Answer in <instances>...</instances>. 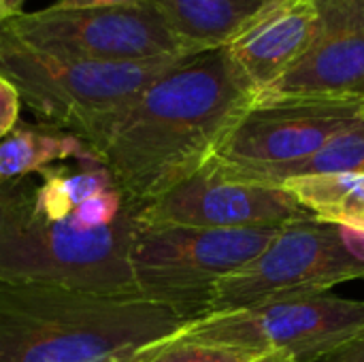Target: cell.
<instances>
[{"label": "cell", "mask_w": 364, "mask_h": 362, "mask_svg": "<svg viewBox=\"0 0 364 362\" xmlns=\"http://www.w3.org/2000/svg\"><path fill=\"white\" fill-rule=\"evenodd\" d=\"M141 205L100 158L0 186V280L136 297L130 250Z\"/></svg>", "instance_id": "cell-1"}, {"label": "cell", "mask_w": 364, "mask_h": 362, "mask_svg": "<svg viewBox=\"0 0 364 362\" xmlns=\"http://www.w3.org/2000/svg\"><path fill=\"white\" fill-rule=\"evenodd\" d=\"M256 98L226 47L190 55L128 105L98 158L143 207L203 169Z\"/></svg>", "instance_id": "cell-2"}, {"label": "cell", "mask_w": 364, "mask_h": 362, "mask_svg": "<svg viewBox=\"0 0 364 362\" xmlns=\"http://www.w3.org/2000/svg\"><path fill=\"white\" fill-rule=\"evenodd\" d=\"M183 326L141 297L0 280V362H139Z\"/></svg>", "instance_id": "cell-3"}, {"label": "cell", "mask_w": 364, "mask_h": 362, "mask_svg": "<svg viewBox=\"0 0 364 362\" xmlns=\"http://www.w3.org/2000/svg\"><path fill=\"white\" fill-rule=\"evenodd\" d=\"M177 62L181 60L100 64L62 58L30 47L0 28V77L43 124L79 137L96 154L128 105Z\"/></svg>", "instance_id": "cell-4"}, {"label": "cell", "mask_w": 364, "mask_h": 362, "mask_svg": "<svg viewBox=\"0 0 364 362\" xmlns=\"http://www.w3.org/2000/svg\"><path fill=\"white\" fill-rule=\"evenodd\" d=\"M279 230H218L139 222L130 250L134 294L173 309L186 324L205 318L215 286L252 262Z\"/></svg>", "instance_id": "cell-5"}, {"label": "cell", "mask_w": 364, "mask_h": 362, "mask_svg": "<svg viewBox=\"0 0 364 362\" xmlns=\"http://www.w3.org/2000/svg\"><path fill=\"white\" fill-rule=\"evenodd\" d=\"M0 28L41 51L100 64L183 60L198 53L143 0L124 6L21 11Z\"/></svg>", "instance_id": "cell-6"}, {"label": "cell", "mask_w": 364, "mask_h": 362, "mask_svg": "<svg viewBox=\"0 0 364 362\" xmlns=\"http://www.w3.org/2000/svg\"><path fill=\"white\" fill-rule=\"evenodd\" d=\"M179 335L260 354L284 352L292 362H316L364 335V301L331 292L303 294L209 314L186 324Z\"/></svg>", "instance_id": "cell-7"}, {"label": "cell", "mask_w": 364, "mask_h": 362, "mask_svg": "<svg viewBox=\"0 0 364 362\" xmlns=\"http://www.w3.org/2000/svg\"><path fill=\"white\" fill-rule=\"evenodd\" d=\"M354 280H364V265L346 250L339 226L318 220L294 222L284 226L252 262L215 286L209 314L322 294Z\"/></svg>", "instance_id": "cell-8"}, {"label": "cell", "mask_w": 364, "mask_h": 362, "mask_svg": "<svg viewBox=\"0 0 364 362\" xmlns=\"http://www.w3.org/2000/svg\"><path fill=\"white\" fill-rule=\"evenodd\" d=\"M363 115L364 100L256 98L213 158L245 179L271 183L282 171L316 156Z\"/></svg>", "instance_id": "cell-9"}, {"label": "cell", "mask_w": 364, "mask_h": 362, "mask_svg": "<svg viewBox=\"0 0 364 362\" xmlns=\"http://www.w3.org/2000/svg\"><path fill=\"white\" fill-rule=\"evenodd\" d=\"M305 220L314 218L284 186L245 179L215 158L162 196L145 203L139 213L143 224L218 230L284 228Z\"/></svg>", "instance_id": "cell-10"}, {"label": "cell", "mask_w": 364, "mask_h": 362, "mask_svg": "<svg viewBox=\"0 0 364 362\" xmlns=\"http://www.w3.org/2000/svg\"><path fill=\"white\" fill-rule=\"evenodd\" d=\"M318 34L309 51L258 98L364 100V0H311Z\"/></svg>", "instance_id": "cell-11"}, {"label": "cell", "mask_w": 364, "mask_h": 362, "mask_svg": "<svg viewBox=\"0 0 364 362\" xmlns=\"http://www.w3.org/2000/svg\"><path fill=\"white\" fill-rule=\"evenodd\" d=\"M316 34L318 11L311 0H273L226 49L260 94L309 51Z\"/></svg>", "instance_id": "cell-12"}, {"label": "cell", "mask_w": 364, "mask_h": 362, "mask_svg": "<svg viewBox=\"0 0 364 362\" xmlns=\"http://www.w3.org/2000/svg\"><path fill=\"white\" fill-rule=\"evenodd\" d=\"M194 51L226 47L273 0H143Z\"/></svg>", "instance_id": "cell-13"}, {"label": "cell", "mask_w": 364, "mask_h": 362, "mask_svg": "<svg viewBox=\"0 0 364 362\" xmlns=\"http://www.w3.org/2000/svg\"><path fill=\"white\" fill-rule=\"evenodd\" d=\"M98 154L79 137L49 124H17L0 139V186L34 171L70 160H90Z\"/></svg>", "instance_id": "cell-14"}, {"label": "cell", "mask_w": 364, "mask_h": 362, "mask_svg": "<svg viewBox=\"0 0 364 362\" xmlns=\"http://www.w3.org/2000/svg\"><path fill=\"white\" fill-rule=\"evenodd\" d=\"M314 220L364 228V173L303 175L282 183Z\"/></svg>", "instance_id": "cell-15"}, {"label": "cell", "mask_w": 364, "mask_h": 362, "mask_svg": "<svg viewBox=\"0 0 364 362\" xmlns=\"http://www.w3.org/2000/svg\"><path fill=\"white\" fill-rule=\"evenodd\" d=\"M262 356L267 354L192 339L177 333L175 337L158 344L147 354H143L139 362H258Z\"/></svg>", "instance_id": "cell-16"}, {"label": "cell", "mask_w": 364, "mask_h": 362, "mask_svg": "<svg viewBox=\"0 0 364 362\" xmlns=\"http://www.w3.org/2000/svg\"><path fill=\"white\" fill-rule=\"evenodd\" d=\"M19 111L21 98L17 90L4 77H0V139L19 124Z\"/></svg>", "instance_id": "cell-17"}, {"label": "cell", "mask_w": 364, "mask_h": 362, "mask_svg": "<svg viewBox=\"0 0 364 362\" xmlns=\"http://www.w3.org/2000/svg\"><path fill=\"white\" fill-rule=\"evenodd\" d=\"M316 362H364V335L333 350L331 354L318 358Z\"/></svg>", "instance_id": "cell-18"}, {"label": "cell", "mask_w": 364, "mask_h": 362, "mask_svg": "<svg viewBox=\"0 0 364 362\" xmlns=\"http://www.w3.org/2000/svg\"><path fill=\"white\" fill-rule=\"evenodd\" d=\"M141 0H58L55 9H94V6H124V4H134Z\"/></svg>", "instance_id": "cell-19"}, {"label": "cell", "mask_w": 364, "mask_h": 362, "mask_svg": "<svg viewBox=\"0 0 364 362\" xmlns=\"http://www.w3.org/2000/svg\"><path fill=\"white\" fill-rule=\"evenodd\" d=\"M26 0H0V26H4L9 19L21 13Z\"/></svg>", "instance_id": "cell-20"}, {"label": "cell", "mask_w": 364, "mask_h": 362, "mask_svg": "<svg viewBox=\"0 0 364 362\" xmlns=\"http://www.w3.org/2000/svg\"><path fill=\"white\" fill-rule=\"evenodd\" d=\"M258 362H292V358L284 352H271V354L262 356Z\"/></svg>", "instance_id": "cell-21"}]
</instances>
